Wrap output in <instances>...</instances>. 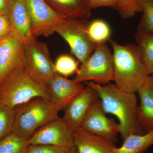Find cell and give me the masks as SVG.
<instances>
[{"label": "cell", "instance_id": "1", "mask_svg": "<svg viewBox=\"0 0 153 153\" xmlns=\"http://www.w3.org/2000/svg\"><path fill=\"white\" fill-rule=\"evenodd\" d=\"M85 82L96 91L105 112L117 118L123 140L131 134H145L138 118L136 93L124 91L111 82L105 85L92 81Z\"/></svg>", "mask_w": 153, "mask_h": 153}, {"label": "cell", "instance_id": "2", "mask_svg": "<svg viewBox=\"0 0 153 153\" xmlns=\"http://www.w3.org/2000/svg\"><path fill=\"white\" fill-rule=\"evenodd\" d=\"M109 41L113 49L115 85L125 92L137 93L150 75L136 45Z\"/></svg>", "mask_w": 153, "mask_h": 153}, {"label": "cell", "instance_id": "3", "mask_svg": "<svg viewBox=\"0 0 153 153\" xmlns=\"http://www.w3.org/2000/svg\"><path fill=\"white\" fill-rule=\"evenodd\" d=\"M51 101L47 86L25 68L20 66L11 71L0 83V101L15 109L36 98Z\"/></svg>", "mask_w": 153, "mask_h": 153}, {"label": "cell", "instance_id": "4", "mask_svg": "<svg viewBox=\"0 0 153 153\" xmlns=\"http://www.w3.org/2000/svg\"><path fill=\"white\" fill-rule=\"evenodd\" d=\"M15 111L12 132L29 140L42 126L59 117L60 110L51 101L38 98L17 107Z\"/></svg>", "mask_w": 153, "mask_h": 153}, {"label": "cell", "instance_id": "5", "mask_svg": "<svg viewBox=\"0 0 153 153\" xmlns=\"http://www.w3.org/2000/svg\"><path fill=\"white\" fill-rule=\"evenodd\" d=\"M74 79L79 82L92 81L106 84L114 81L113 54L106 43L96 45L92 55L81 63Z\"/></svg>", "mask_w": 153, "mask_h": 153}, {"label": "cell", "instance_id": "6", "mask_svg": "<svg viewBox=\"0 0 153 153\" xmlns=\"http://www.w3.org/2000/svg\"><path fill=\"white\" fill-rule=\"evenodd\" d=\"M88 23L85 20L63 19L55 30V33L68 43L71 53L81 63L88 59L96 47L88 35Z\"/></svg>", "mask_w": 153, "mask_h": 153}, {"label": "cell", "instance_id": "7", "mask_svg": "<svg viewBox=\"0 0 153 153\" xmlns=\"http://www.w3.org/2000/svg\"><path fill=\"white\" fill-rule=\"evenodd\" d=\"M24 65L30 74L46 85L57 73L47 45L36 38L25 44Z\"/></svg>", "mask_w": 153, "mask_h": 153}, {"label": "cell", "instance_id": "8", "mask_svg": "<svg viewBox=\"0 0 153 153\" xmlns=\"http://www.w3.org/2000/svg\"><path fill=\"white\" fill-rule=\"evenodd\" d=\"M29 16L32 35L49 37L55 33L59 22L64 19L45 0H24Z\"/></svg>", "mask_w": 153, "mask_h": 153}, {"label": "cell", "instance_id": "9", "mask_svg": "<svg viewBox=\"0 0 153 153\" xmlns=\"http://www.w3.org/2000/svg\"><path fill=\"white\" fill-rule=\"evenodd\" d=\"M30 144L51 145L76 148L73 131L62 118L51 121L38 129L29 139Z\"/></svg>", "mask_w": 153, "mask_h": 153}, {"label": "cell", "instance_id": "10", "mask_svg": "<svg viewBox=\"0 0 153 153\" xmlns=\"http://www.w3.org/2000/svg\"><path fill=\"white\" fill-rule=\"evenodd\" d=\"M99 99L90 108L82 121L81 128L91 133L102 137L115 143L120 126L114 119L106 115Z\"/></svg>", "mask_w": 153, "mask_h": 153}, {"label": "cell", "instance_id": "11", "mask_svg": "<svg viewBox=\"0 0 153 153\" xmlns=\"http://www.w3.org/2000/svg\"><path fill=\"white\" fill-rule=\"evenodd\" d=\"M85 83L86 86L64 108L62 117L73 132L81 128L88 111L99 99L96 91L89 84Z\"/></svg>", "mask_w": 153, "mask_h": 153}, {"label": "cell", "instance_id": "12", "mask_svg": "<svg viewBox=\"0 0 153 153\" xmlns=\"http://www.w3.org/2000/svg\"><path fill=\"white\" fill-rule=\"evenodd\" d=\"M25 44L14 31L0 41V83L14 69L24 65Z\"/></svg>", "mask_w": 153, "mask_h": 153}, {"label": "cell", "instance_id": "13", "mask_svg": "<svg viewBox=\"0 0 153 153\" xmlns=\"http://www.w3.org/2000/svg\"><path fill=\"white\" fill-rule=\"evenodd\" d=\"M51 102L59 110L64 109L71 100L80 93L84 86L75 79H69L55 73L47 85Z\"/></svg>", "mask_w": 153, "mask_h": 153}, {"label": "cell", "instance_id": "14", "mask_svg": "<svg viewBox=\"0 0 153 153\" xmlns=\"http://www.w3.org/2000/svg\"><path fill=\"white\" fill-rule=\"evenodd\" d=\"M7 16L24 44L36 38L32 35L30 16L24 0H8Z\"/></svg>", "mask_w": 153, "mask_h": 153}, {"label": "cell", "instance_id": "15", "mask_svg": "<svg viewBox=\"0 0 153 153\" xmlns=\"http://www.w3.org/2000/svg\"><path fill=\"white\" fill-rule=\"evenodd\" d=\"M74 145L78 153H114L115 143L80 128L73 132Z\"/></svg>", "mask_w": 153, "mask_h": 153}, {"label": "cell", "instance_id": "16", "mask_svg": "<svg viewBox=\"0 0 153 153\" xmlns=\"http://www.w3.org/2000/svg\"><path fill=\"white\" fill-rule=\"evenodd\" d=\"M140 99L138 118L140 126L146 133L153 130V75H149L137 92Z\"/></svg>", "mask_w": 153, "mask_h": 153}, {"label": "cell", "instance_id": "17", "mask_svg": "<svg viewBox=\"0 0 153 153\" xmlns=\"http://www.w3.org/2000/svg\"><path fill=\"white\" fill-rule=\"evenodd\" d=\"M64 19L87 21L91 15L88 0H45Z\"/></svg>", "mask_w": 153, "mask_h": 153}, {"label": "cell", "instance_id": "18", "mask_svg": "<svg viewBox=\"0 0 153 153\" xmlns=\"http://www.w3.org/2000/svg\"><path fill=\"white\" fill-rule=\"evenodd\" d=\"M153 145V130L142 134H131L114 153H144Z\"/></svg>", "mask_w": 153, "mask_h": 153}, {"label": "cell", "instance_id": "19", "mask_svg": "<svg viewBox=\"0 0 153 153\" xmlns=\"http://www.w3.org/2000/svg\"><path fill=\"white\" fill-rule=\"evenodd\" d=\"M135 38L137 48L148 73L153 75V33L137 31Z\"/></svg>", "mask_w": 153, "mask_h": 153}, {"label": "cell", "instance_id": "20", "mask_svg": "<svg viewBox=\"0 0 153 153\" xmlns=\"http://www.w3.org/2000/svg\"><path fill=\"white\" fill-rule=\"evenodd\" d=\"M87 32L90 40L96 45L106 43L111 40L110 27L106 22L102 19H95L88 22Z\"/></svg>", "mask_w": 153, "mask_h": 153}, {"label": "cell", "instance_id": "21", "mask_svg": "<svg viewBox=\"0 0 153 153\" xmlns=\"http://www.w3.org/2000/svg\"><path fill=\"white\" fill-rule=\"evenodd\" d=\"M30 145L29 140L11 132L0 140V153H25Z\"/></svg>", "mask_w": 153, "mask_h": 153}, {"label": "cell", "instance_id": "22", "mask_svg": "<svg viewBox=\"0 0 153 153\" xmlns=\"http://www.w3.org/2000/svg\"><path fill=\"white\" fill-rule=\"evenodd\" d=\"M79 62L70 55L67 54L60 55L55 63L56 72L64 77L71 76L77 72Z\"/></svg>", "mask_w": 153, "mask_h": 153}, {"label": "cell", "instance_id": "23", "mask_svg": "<svg viewBox=\"0 0 153 153\" xmlns=\"http://www.w3.org/2000/svg\"><path fill=\"white\" fill-rule=\"evenodd\" d=\"M15 109L0 101V140L12 131Z\"/></svg>", "mask_w": 153, "mask_h": 153}, {"label": "cell", "instance_id": "24", "mask_svg": "<svg viewBox=\"0 0 153 153\" xmlns=\"http://www.w3.org/2000/svg\"><path fill=\"white\" fill-rule=\"evenodd\" d=\"M114 8L122 18L129 19L142 12L141 0H116Z\"/></svg>", "mask_w": 153, "mask_h": 153}, {"label": "cell", "instance_id": "25", "mask_svg": "<svg viewBox=\"0 0 153 153\" xmlns=\"http://www.w3.org/2000/svg\"><path fill=\"white\" fill-rule=\"evenodd\" d=\"M142 16L137 25V31L153 33V0H141Z\"/></svg>", "mask_w": 153, "mask_h": 153}, {"label": "cell", "instance_id": "26", "mask_svg": "<svg viewBox=\"0 0 153 153\" xmlns=\"http://www.w3.org/2000/svg\"><path fill=\"white\" fill-rule=\"evenodd\" d=\"M25 153H78L76 148H69L51 145H32Z\"/></svg>", "mask_w": 153, "mask_h": 153}, {"label": "cell", "instance_id": "27", "mask_svg": "<svg viewBox=\"0 0 153 153\" xmlns=\"http://www.w3.org/2000/svg\"><path fill=\"white\" fill-rule=\"evenodd\" d=\"M14 31L8 17L7 15L0 16V41L8 38Z\"/></svg>", "mask_w": 153, "mask_h": 153}, {"label": "cell", "instance_id": "28", "mask_svg": "<svg viewBox=\"0 0 153 153\" xmlns=\"http://www.w3.org/2000/svg\"><path fill=\"white\" fill-rule=\"evenodd\" d=\"M91 9L101 7H111L114 8L116 0H88Z\"/></svg>", "mask_w": 153, "mask_h": 153}, {"label": "cell", "instance_id": "29", "mask_svg": "<svg viewBox=\"0 0 153 153\" xmlns=\"http://www.w3.org/2000/svg\"><path fill=\"white\" fill-rule=\"evenodd\" d=\"M7 4L8 0H0V14L7 16Z\"/></svg>", "mask_w": 153, "mask_h": 153}, {"label": "cell", "instance_id": "30", "mask_svg": "<svg viewBox=\"0 0 153 153\" xmlns=\"http://www.w3.org/2000/svg\"><path fill=\"white\" fill-rule=\"evenodd\" d=\"M1 15H1V14H0V16H1Z\"/></svg>", "mask_w": 153, "mask_h": 153}, {"label": "cell", "instance_id": "31", "mask_svg": "<svg viewBox=\"0 0 153 153\" xmlns=\"http://www.w3.org/2000/svg\"></svg>", "mask_w": 153, "mask_h": 153}]
</instances>
